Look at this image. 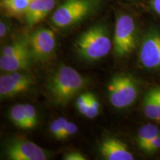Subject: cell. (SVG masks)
<instances>
[{
  "mask_svg": "<svg viewBox=\"0 0 160 160\" xmlns=\"http://www.w3.org/2000/svg\"><path fill=\"white\" fill-rule=\"evenodd\" d=\"M85 79L69 66H62L53 74L48 88L52 97L59 105H65L84 87Z\"/></svg>",
  "mask_w": 160,
  "mask_h": 160,
  "instance_id": "1",
  "label": "cell"
},
{
  "mask_svg": "<svg viewBox=\"0 0 160 160\" xmlns=\"http://www.w3.org/2000/svg\"><path fill=\"white\" fill-rule=\"evenodd\" d=\"M111 40L104 26L96 25L78 38L76 48L79 56L89 61L105 57L111 51Z\"/></svg>",
  "mask_w": 160,
  "mask_h": 160,
  "instance_id": "2",
  "label": "cell"
},
{
  "mask_svg": "<svg viewBox=\"0 0 160 160\" xmlns=\"http://www.w3.org/2000/svg\"><path fill=\"white\" fill-rule=\"evenodd\" d=\"M94 7L93 0H65L52 15V22L59 28H66L79 22Z\"/></svg>",
  "mask_w": 160,
  "mask_h": 160,
  "instance_id": "3",
  "label": "cell"
},
{
  "mask_svg": "<svg viewBox=\"0 0 160 160\" xmlns=\"http://www.w3.org/2000/svg\"><path fill=\"white\" fill-rule=\"evenodd\" d=\"M109 100L117 108H125L134 102L137 97V85L128 75H117L108 86Z\"/></svg>",
  "mask_w": 160,
  "mask_h": 160,
  "instance_id": "4",
  "label": "cell"
},
{
  "mask_svg": "<svg viewBox=\"0 0 160 160\" xmlns=\"http://www.w3.org/2000/svg\"><path fill=\"white\" fill-rule=\"evenodd\" d=\"M136 45V25L131 16L122 14L115 25L113 46L115 53L119 57L128 55Z\"/></svg>",
  "mask_w": 160,
  "mask_h": 160,
  "instance_id": "5",
  "label": "cell"
},
{
  "mask_svg": "<svg viewBox=\"0 0 160 160\" xmlns=\"http://www.w3.org/2000/svg\"><path fill=\"white\" fill-rule=\"evenodd\" d=\"M6 154L11 160H45V150L37 144L22 139L11 140L6 146Z\"/></svg>",
  "mask_w": 160,
  "mask_h": 160,
  "instance_id": "6",
  "label": "cell"
},
{
  "mask_svg": "<svg viewBox=\"0 0 160 160\" xmlns=\"http://www.w3.org/2000/svg\"><path fill=\"white\" fill-rule=\"evenodd\" d=\"M139 57L140 63L145 68L160 69V32H150L144 37Z\"/></svg>",
  "mask_w": 160,
  "mask_h": 160,
  "instance_id": "7",
  "label": "cell"
},
{
  "mask_svg": "<svg viewBox=\"0 0 160 160\" xmlns=\"http://www.w3.org/2000/svg\"><path fill=\"white\" fill-rule=\"evenodd\" d=\"M30 51L37 59L45 60L49 57L56 46L55 34L48 28L37 29L28 39Z\"/></svg>",
  "mask_w": 160,
  "mask_h": 160,
  "instance_id": "8",
  "label": "cell"
},
{
  "mask_svg": "<svg viewBox=\"0 0 160 160\" xmlns=\"http://www.w3.org/2000/svg\"><path fill=\"white\" fill-rule=\"evenodd\" d=\"M100 153L108 160H133V156L125 143L114 138L103 140L99 147Z\"/></svg>",
  "mask_w": 160,
  "mask_h": 160,
  "instance_id": "9",
  "label": "cell"
},
{
  "mask_svg": "<svg viewBox=\"0 0 160 160\" xmlns=\"http://www.w3.org/2000/svg\"><path fill=\"white\" fill-rule=\"evenodd\" d=\"M56 4V0H31L24 17L30 28L45 19Z\"/></svg>",
  "mask_w": 160,
  "mask_h": 160,
  "instance_id": "10",
  "label": "cell"
},
{
  "mask_svg": "<svg viewBox=\"0 0 160 160\" xmlns=\"http://www.w3.org/2000/svg\"><path fill=\"white\" fill-rule=\"evenodd\" d=\"M29 64L30 50L28 46L12 55H1L0 57V68L2 71L9 73L27 69Z\"/></svg>",
  "mask_w": 160,
  "mask_h": 160,
  "instance_id": "11",
  "label": "cell"
},
{
  "mask_svg": "<svg viewBox=\"0 0 160 160\" xmlns=\"http://www.w3.org/2000/svg\"><path fill=\"white\" fill-rule=\"evenodd\" d=\"M143 111L150 119L159 121V88H152L146 93L143 101Z\"/></svg>",
  "mask_w": 160,
  "mask_h": 160,
  "instance_id": "12",
  "label": "cell"
},
{
  "mask_svg": "<svg viewBox=\"0 0 160 160\" xmlns=\"http://www.w3.org/2000/svg\"><path fill=\"white\" fill-rule=\"evenodd\" d=\"M28 90L23 85H20L9 75H2L0 77V96L1 98L14 97L22 92Z\"/></svg>",
  "mask_w": 160,
  "mask_h": 160,
  "instance_id": "13",
  "label": "cell"
},
{
  "mask_svg": "<svg viewBox=\"0 0 160 160\" xmlns=\"http://www.w3.org/2000/svg\"><path fill=\"white\" fill-rule=\"evenodd\" d=\"M160 134L158 126L153 124H148L142 126L137 133V144L140 149L142 148L152 139Z\"/></svg>",
  "mask_w": 160,
  "mask_h": 160,
  "instance_id": "14",
  "label": "cell"
},
{
  "mask_svg": "<svg viewBox=\"0 0 160 160\" xmlns=\"http://www.w3.org/2000/svg\"><path fill=\"white\" fill-rule=\"evenodd\" d=\"M10 118L12 122L18 128L22 129H25L26 127V117L25 105H14L10 111Z\"/></svg>",
  "mask_w": 160,
  "mask_h": 160,
  "instance_id": "15",
  "label": "cell"
},
{
  "mask_svg": "<svg viewBox=\"0 0 160 160\" xmlns=\"http://www.w3.org/2000/svg\"><path fill=\"white\" fill-rule=\"evenodd\" d=\"M68 121L65 118L60 117L58 119L53 120L52 123L50 125L49 129L52 135L57 139H61L62 134L64 130H65L66 125H67Z\"/></svg>",
  "mask_w": 160,
  "mask_h": 160,
  "instance_id": "16",
  "label": "cell"
},
{
  "mask_svg": "<svg viewBox=\"0 0 160 160\" xmlns=\"http://www.w3.org/2000/svg\"><path fill=\"white\" fill-rule=\"evenodd\" d=\"M26 127L25 129H32L36 127L37 123V116L35 108L30 104L25 105Z\"/></svg>",
  "mask_w": 160,
  "mask_h": 160,
  "instance_id": "17",
  "label": "cell"
},
{
  "mask_svg": "<svg viewBox=\"0 0 160 160\" xmlns=\"http://www.w3.org/2000/svg\"><path fill=\"white\" fill-rule=\"evenodd\" d=\"M91 96L92 93H86L80 95L77 98L76 105H77L78 111H79L81 114L85 116L86 113H87L88 109L90 105V102H91Z\"/></svg>",
  "mask_w": 160,
  "mask_h": 160,
  "instance_id": "18",
  "label": "cell"
},
{
  "mask_svg": "<svg viewBox=\"0 0 160 160\" xmlns=\"http://www.w3.org/2000/svg\"><path fill=\"white\" fill-rule=\"evenodd\" d=\"M100 105L99 101H98L97 97L94 95L92 94L91 98V102L88 109L87 113H86L85 117L88 119H94L97 117L99 112Z\"/></svg>",
  "mask_w": 160,
  "mask_h": 160,
  "instance_id": "19",
  "label": "cell"
},
{
  "mask_svg": "<svg viewBox=\"0 0 160 160\" xmlns=\"http://www.w3.org/2000/svg\"><path fill=\"white\" fill-rule=\"evenodd\" d=\"M160 149V134L156 137L154 139L151 140L150 142H148L146 145L145 147L142 148V151H144L146 153H154V152L157 151L158 150Z\"/></svg>",
  "mask_w": 160,
  "mask_h": 160,
  "instance_id": "20",
  "label": "cell"
},
{
  "mask_svg": "<svg viewBox=\"0 0 160 160\" xmlns=\"http://www.w3.org/2000/svg\"><path fill=\"white\" fill-rule=\"evenodd\" d=\"M78 130L77 125L72 122H68L66 125L65 130H64L62 134L61 139H65L77 133ZM60 139V140H61Z\"/></svg>",
  "mask_w": 160,
  "mask_h": 160,
  "instance_id": "21",
  "label": "cell"
},
{
  "mask_svg": "<svg viewBox=\"0 0 160 160\" xmlns=\"http://www.w3.org/2000/svg\"><path fill=\"white\" fill-rule=\"evenodd\" d=\"M65 160H85L86 158L79 152H71L64 157Z\"/></svg>",
  "mask_w": 160,
  "mask_h": 160,
  "instance_id": "22",
  "label": "cell"
},
{
  "mask_svg": "<svg viewBox=\"0 0 160 160\" xmlns=\"http://www.w3.org/2000/svg\"><path fill=\"white\" fill-rule=\"evenodd\" d=\"M151 5L153 11L160 16V0H151Z\"/></svg>",
  "mask_w": 160,
  "mask_h": 160,
  "instance_id": "23",
  "label": "cell"
},
{
  "mask_svg": "<svg viewBox=\"0 0 160 160\" xmlns=\"http://www.w3.org/2000/svg\"><path fill=\"white\" fill-rule=\"evenodd\" d=\"M8 32V27L4 22L1 21L0 22V37L1 38L5 37Z\"/></svg>",
  "mask_w": 160,
  "mask_h": 160,
  "instance_id": "24",
  "label": "cell"
},
{
  "mask_svg": "<svg viewBox=\"0 0 160 160\" xmlns=\"http://www.w3.org/2000/svg\"><path fill=\"white\" fill-rule=\"evenodd\" d=\"M13 1H17V0H2L1 2H13Z\"/></svg>",
  "mask_w": 160,
  "mask_h": 160,
  "instance_id": "25",
  "label": "cell"
},
{
  "mask_svg": "<svg viewBox=\"0 0 160 160\" xmlns=\"http://www.w3.org/2000/svg\"><path fill=\"white\" fill-rule=\"evenodd\" d=\"M159 88V121H160V88Z\"/></svg>",
  "mask_w": 160,
  "mask_h": 160,
  "instance_id": "26",
  "label": "cell"
}]
</instances>
